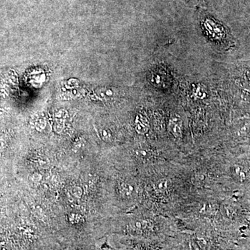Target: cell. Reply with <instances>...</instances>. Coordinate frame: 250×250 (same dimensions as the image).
I'll use <instances>...</instances> for the list:
<instances>
[{
	"label": "cell",
	"instance_id": "4",
	"mask_svg": "<svg viewBox=\"0 0 250 250\" xmlns=\"http://www.w3.org/2000/svg\"><path fill=\"white\" fill-rule=\"evenodd\" d=\"M134 188L133 186L127 182H121L118 185V192L123 197H129L132 195Z\"/></svg>",
	"mask_w": 250,
	"mask_h": 250
},
{
	"label": "cell",
	"instance_id": "7",
	"mask_svg": "<svg viewBox=\"0 0 250 250\" xmlns=\"http://www.w3.org/2000/svg\"><path fill=\"white\" fill-rule=\"evenodd\" d=\"M135 155L141 161L149 160L151 158L153 157L152 151L149 149H146V148L136 149Z\"/></svg>",
	"mask_w": 250,
	"mask_h": 250
},
{
	"label": "cell",
	"instance_id": "10",
	"mask_svg": "<svg viewBox=\"0 0 250 250\" xmlns=\"http://www.w3.org/2000/svg\"><path fill=\"white\" fill-rule=\"evenodd\" d=\"M72 195L77 199H80L83 194V190L80 187H75L72 188L71 190Z\"/></svg>",
	"mask_w": 250,
	"mask_h": 250
},
{
	"label": "cell",
	"instance_id": "6",
	"mask_svg": "<svg viewBox=\"0 0 250 250\" xmlns=\"http://www.w3.org/2000/svg\"><path fill=\"white\" fill-rule=\"evenodd\" d=\"M170 184L168 181L166 179H161L158 181L154 186V190L159 195H165L168 191Z\"/></svg>",
	"mask_w": 250,
	"mask_h": 250
},
{
	"label": "cell",
	"instance_id": "2",
	"mask_svg": "<svg viewBox=\"0 0 250 250\" xmlns=\"http://www.w3.org/2000/svg\"><path fill=\"white\" fill-rule=\"evenodd\" d=\"M170 131L174 137H179L182 134V121L179 117L174 116L170 121Z\"/></svg>",
	"mask_w": 250,
	"mask_h": 250
},
{
	"label": "cell",
	"instance_id": "13",
	"mask_svg": "<svg viewBox=\"0 0 250 250\" xmlns=\"http://www.w3.org/2000/svg\"><path fill=\"white\" fill-rule=\"evenodd\" d=\"M102 134H103L104 140H106V141H109L110 136L109 134H108L107 131H103V133H102Z\"/></svg>",
	"mask_w": 250,
	"mask_h": 250
},
{
	"label": "cell",
	"instance_id": "1",
	"mask_svg": "<svg viewBox=\"0 0 250 250\" xmlns=\"http://www.w3.org/2000/svg\"><path fill=\"white\" fill-rule=\"evenodd\" d=\"M157 229V226L153 220L144 218L131 220L123 228V232L126 234L143 237L155 234Z\"/></svg>",
	"mask_w": 250,
	"mask_h": 250
},
{
	"label": "cell",
	"instance_id": "9",
	"mask_svg": "<svg viewBox=\"0 0 250 250\" xmlns=\"http://www.w3.org/2000/svg\"><path fill=\"white\" fill-rule=\"evenodd\" d=\"M148 129L147 121L143 117H139L136 122V130L140 134H145Z\"/></svg>",
	"mask_w": 250,
	"mask_h": 250
},
{
	"label": "cell",
	"instance_id": "3",
	"mask_svg": "<svg viewBox=\"0 0 250 250\" xmlns=\"http://www.w3.org/2000/svg\"><path fill=\"white\" fill-rule=\"evenodd\" d=\"M205 25L206 29L211 33L215 37H223L224 32L223 29H222V28L218 27V25H216L215 23L213 22V21L207 20L205 23Z\"/></svg>",
	"mask_w": 250,
	"mask_h": 250
},
{
	"label": "cell",
	"instance_id": "11",
	"mask_svg": "<svg viewBox=\"0 0 250 250\" xmlns=\"http://www.w3.org/2000/svg\"><path fill=\"white\" fill-rule=\"evenodd\" d=\"M36 164L41 167H47L48 166V161L43 159H39L36 160Z\"/></svg>",
	"mask_w": 250,
	"mask_h": 250
},
{
	"label": "cell",
	"instance_id": "12",
	"mask_svg": "<svg viewBox=\"0 0 250 250\" xmlns=\"http://www.w3.org/2000/svg\"><path fill=\"white\" fill-rule=\"evenodd\" d=\"M31 179L34 182H39L42 179V175L39 173H35L33 174Z\"/></svg>",
	"mask_w": 250,
	"mask_h": 250
},
{
	"label": "cell",
	"instance_id": "5",
	"mask_svg": "<svg viewBox=\"0 0 250 250\" xmlns=\"http://www.w3.org/2000/svg\"><path fill=\"white\" fill-rule=\"evenodd\" d=\"M67 220L68 223L72 226L78 227V228H82L85 224V219L83 218V215L78 214V213H70L67 216Z\"/></svg>",
	"mask_w": 250,
	"mask_h": 250
},
{
	"label": "cell",
	"instance_id": "14",
	"mask_svg": "<svg viewBox=\"0 0 250 250\" xmlns=\"http://www.w3.org/2000/svg\"><path fill=\"white\" fill-rule=\"evenodd\" d=\"M70 250H86L83 249V248H80V247H78V248H72V249H70Z\"/></svg>",
	"mask_w": 250,
	"mask_h": 250
},
{
	"label": "cell",
	"instance_id": "8",
	"mask_svg": "<svg viewBox=\"0 0 250 250\" xmlns=\"http://www.w3.org/2000/svg\"><path fill=\"white\" fill-rule=\"evenodd\" d=\"M231 172H232L233 177L238 181L243 182L245 179H246V172H245V170H243L241 166H233L232 169H231Z\"/></svg>",
	"mask_w": 250,
	"mask_h": 250
}]
</instances>
